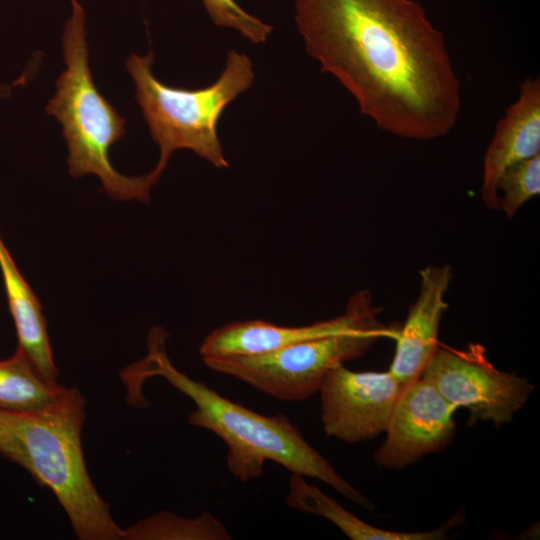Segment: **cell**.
<instances>
[{"instance_id":"cell-17","label":"cell","mask_w":540,"mask_h":540,"mask_svg":"<svg viewBox=\"0 0 540 540\" xmlns=\"http://www.w3.org/2000/svg\"><path fill=\"white\" fill-rule=\"evenodd\" d=\"M540 193V154L508 167L498 183L499 206L507 218Z\"/></svg>"},{"instance_id":"cell-5","label":"cell","mask_w":540,"mask_h":540,"mask_svg":"<svg viewBox=\"0 0 540 540\" xmlns=\"http://www.w3.org/2000/svg\"><path fill=\"white\" fill-rule=\"evenodd\" d=\"M154 55L132 53L125 65L134 80L142 109L160 158L154 170L162 174L171 154L187 149L217 168H227L217 126L226 107L254 80L250 58L235 50L227 53L225 67L211 85L199 89L171 87L152 72Z\"/></svg>"},{"instance_id":"cell-16","label":"cell","mask_w":540,"mask_h":540,"mask_svg":"<svg viewBox=\"0 0 540 540\" xmlns=\"http://www.w3.org/2000/svg\"><path fill=\"white\" fill-rule=\"evenodd\" d=\"M226 526L209 512L189 519L162 511L122 529L124 540H228Z\"/></svg>"},{"instance_id":"cell-15","label":"cell","mask_w":540,"mask_h":540,"mask_svg":"<svg viewBox=\"0 0 540 540\" xmlns=\"http://www.w3.org/2000/svg\"><path fill=\"white\" fill-rule=\"evenodd\" d=\"M66 387L47 382L17 348L0 360V410L34 412L56 403Z\"/></svg>"},{"instance_id":"cell-14","label":"cell","mask_w":540,"mask_h":540,"mask_svg":"<svg viewBox=\"0 0 540 540\" xmlns=\"http://www.w3.org/2000/svg\"><path fill=\"white\" fill-rule=\"evenodd\" d=\"M285 501L293 509L328 519L353 540H442L447 538L452 528L450 522L433 530L416 532L374 527L347 511L317 486L308 483L303 476L292 473Z\"/></svg>"},{"instance_id":"cell-4","label":"cell","mask_w":540,"mask_h":540,"mask_svg":"<svg viewBox=\"0 0 540 540\" xmlns=\"http://www.w3.org/2000/svg\"><path fill=\"white\" fill-rule=\"evenodd\" d=\"M62 48L66 69L56 81V92L46 112L62 125L68 149V169L75 178L96 175L104 190L117 200L148 201L160 177L154 169L143 176L119 173L110 161L111 146L126 133V121L97 89L88 63L85 11L71 0Z\"/></svg>"},{"instance_id":"cell-11","label":"cell","mask_w":540,"mask_h":540,"mask_svg":"<svg viewBox=\"0 0 540 540\" xmlns=\"http://www.w3.org/2000/svg\"><path fill=\"white\" fill-rule=\"evenodd\" d=\"M419 276V294L395 337V354L389 368L404 385L421 377L439 348V327L449 307L445 296L453 273L448 264L429 265L420 270Z\"/></svg>"},{"instance_id":"cell-8","label":"cell","mask_w":540,"mask_h":540,"mask_svg":"<svg viewBox=\"0 0 540 540\" xmlns=\"http://www.w3.org/2000/svg\"><path fill=\"white\" fill-rule=\"evenodd\" d=\"M405 385L388 370L356 372L338 364L319 387L325 434L348 443L385 432Z\"/></svg>"},{"instance_id":"cell-9","label":"cell","mask_w":540,"mask_h":540,"mask_svg":"<svg viewBox=\"0 0 540 540\" xmlns=\"http://www.w3.org/2000/svg\"><path fill=\"white\" fill-rule=\"evenodd\" d=\"M456 410L422 376L405 385L385 430L386 439L374 453L376 463L403 468L441 450L454 435Z\"/></svg>"},{"instance_id":"cell-1","label":"cell","mask_w":540,"mask_h":540,"mask_svg":"<svg viewBox=\"0 0 540 540\" xmlns=\"http://www.w3.org/2000/svg\"><path fill=\"white\" fill-rule=\"evenodd\" d=\"M307 53L383 131L411 140L447 135L460 82L443 34L414 0H294Z\"/></svg>"},{"instance_id":"cell-10","label":"cell","mask_w":540,"mask_h":540,"mask_svg":"<svg viewBox=\"0 0 540 540\" xmlns=\"http://www.w3.org/2000/svg\"><path fill=\"white\" fill-rule=\"evenodd\" d=\"M378 310L368 290L353 294L338 317L305 326H280L263 320L235 321L206 336L200 347L204 358L254 356L302 341L379 323Z\"/></svg>"},{"instance_id":"cell-13","label":"cell","mask_w":540,"mask_h":540,"mask_svg":"<svg viewBox=\"0 0 540 540\" xmlns=\"http://www.w3.org/2000/svg\"><path fill=\"white\" fill-rule=\"evenodd\" d=\"M0 271L16 328L17 348L47 382L58 384V370L54 363L40 302L18 270L1 236Z\"/></svg>"},{"instance_id":"cell-2","label":"cell","mask_w":540,"mask_h":540,"mask_svg":"<svg viewBox=\"0 0 540 540\" xmlns=\"http://www.w3.org/2000/svg\"><path fill=\"white\" fill-rule=\"evenodd\" d=\"M166 338L164 329L153 327L147 337L146 356L121 371L130 406L147 407L142 386L151 377H162L194 402L189 424L207 429L225 442L228 469L240 481L259 478L265 462L271 460L292 474L320 480L350 501L374 509V505L307 442L286 415L256 413L178 370L166 353Z\"/></svg>"},{"instance_id":"cell-6","label":"cell","mask_w":540,"mask_h":540,"mask_svg":"<svg viewBox=\"0 0 540 540\" xmlns=\"http://www.w3.org/2000/svg\"><path fill=\"white\" fill-rule=\"evenodd\" d=\"M397 333L379 322L265 354L204 358L203 362L278 400L304 401L318 392L334 366L362 356L381 338L395 339Z\"/></svg>"},{"instance_id":"cell-12","label":"cell","mask_w":540,"mask_h":540,"mask_svg":"<svg viewBox=\"0 0 540 540\" xmlns=\"http://www.w3.org/2000/svg\"><path fill=\"white\" fill-rule=\"evenodd\" d=\"M540 154V80L526 78L518 99L497 122L483 160L481 198L498 209V183L511 165Z\"/></svg>"},{"instance_id":"cell-18","label":"cell","mask_w":540,"mask_h":540,"mask_svg":"<svg viewBox=\"0 0 540 540\" xmlns=\"http://www.w3.org/2000/svg\"><path fill=\"white\" fill-rule=\"evenodd\" d=\"M209 17L219 27L232 29L252 43H264L273 28L244 10L235 0H201Z\"/></svg>"},{"instance_id":"cell-7","label":"cell","mask_w":540,"mask_h":540,"mask_svg":"<svg viewBox=\"0 0 540 540\" xmlns=\"http://www.w3.org/2000/svg\"><path fill=\"white\" fill-rule=\"evenodd\" d=\"M421 376L457 409L469 411V425L510 422L534 391L527 378L497 369L479 343L464 349L439 346Z\"/></svg>"},{"instance_id":"cell-3","label":"cell","mask_w":540,"mask_h":540,"mask_svg":"<svg viewBox=\"0 0 540 540\" xmlns=\"http://www.w3.org/2000/svg\"><path fill=\"white\" fill-rule=\"evenodd\" d=\"M86 401L66 388L54 404L34 412L0 410V455L48 488L80 540H119L122 528L86 468L82 428Z\"/></svg>"}]
</instances>
